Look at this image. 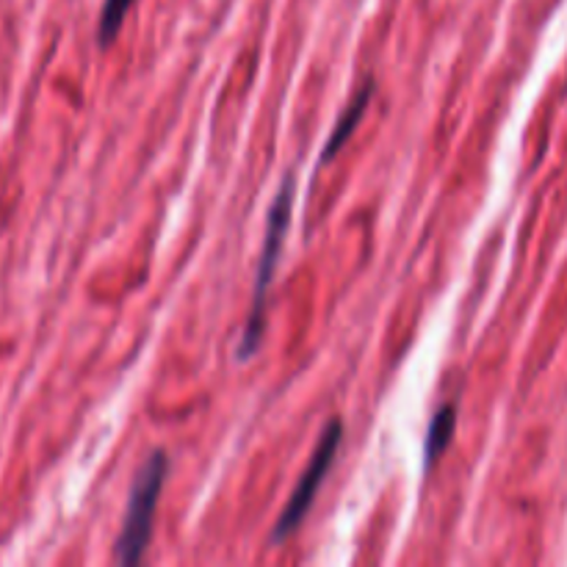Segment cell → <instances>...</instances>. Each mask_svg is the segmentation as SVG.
Returning a JSON list of instances; mask_svg holds the SVG:
<instances>
[{"label": "cell", "instance_id": "obj_3", "mask_svg": "<svg viewBox=\"0 0 567 567\" xmlns=\"http://www.w3.org/2000/svg\"><path fill=\"white\" fill-rule=\"evenodd\" d=\"M341 441H343V421L332 419L330 424L321 430L319 443H316L313 449V457H310L305 474L299 476L286 509H282L280 518H277L275 529H271V537H269L271 546H282V543H286L288 537L302 526L305 515H308L310 507H313L316 496H319L321 485H324L327 474H330L332 463H336V454H338V446H341Z\"/></svg>", "mask_w": 567, "mask_h": 567}, {"label": "cell", "instance_id": "obj_6", "mask_svg": "<svg viewBox=\"0 0 567 567\" xmlns=\"http://www.w3.org/2000/svg\"><path fill=\"white\" fill-rule=\"evenodd\" d=\"M133 6V0H105L103 9H100V20H97V42L100 48H109L114 44V39L120 37L122 22H125L127 9Z\"/></svg>", "mask_w": 567, "mask_h": 567}, {"label": "cell", "instance_id": "obj_4", "mask_svg": "<svg viewBox=\"0 0 567 567\" xmlns=\"http://www.w3.org/2000/svg\"><path fill=\"white\" fill-rule=\"evenodd\" d=\"M374 78H365L363 83H360V89L354 92V97L349 100L347 109L341 111V116L336 120V125H332L330 131V138L324 142V150H321V158H319V166L330 164L332 158H336L338 153H341L343 144L349 142V136L354 133V127L360 125V120H363V114L369 111L371 105V97H374Z\"/></svg>", "mask_w": 567, "mask_h": 567}, {"label": "cell", "instance_id": "obj_1", "mask_svg": "<svg viewBox=\"0 0 567 567\" xmlns=\"http://www.w3.org/2000/svg\"><path fill=\"white\" fill-rule=\"evenodd\" d=\"M293 199H297V172H288L282 177L280 188H277L275 199L266 214V233H264V247H260L258 271H255V288H252V308H249L247 324H244L241 338L236 347V360L247 363L255 354L260 352V343L266 336V297H269L271 280L280 266L282 247H286L288 227L293 219Z\"/></svg>", "mask_w": 567, "mask_h": 567}, {"label": "cell", "instance_id": "obj_5", "mask_svg": "<svg viewBox=\"0 0 567 567\" xmlns=\"http://www.w3.org/2000/svg\"><path fill=\"white\" fill-rule=\"evenodd\" d=\"M454 430H457V408H454V404H443V408L432 415L430 426H426V437H424L426 471H430L432 465L446 454V449L452 446Z\"/></svg>", "mask_w": 567, "mask_h": 567}, {"label": "cell", "instance_id": "obj_2", "mask_svg": "<svg viewBox=\"0 0 567 567\" xmlns=\"http://www.w3.org/2000/svg\"><path fill=\"white\" fill-rule=\"evenodd\" d=\"M166 474H169V457L166 452H153L138 468L136 480L127 496V513L122 520V529L114 543V557L120 565L142 563L144 551L153 537L155 509H158L161 491H164Z\"/></svg>", "mask_w": 567, "mask_h": 567}]
</instances>
